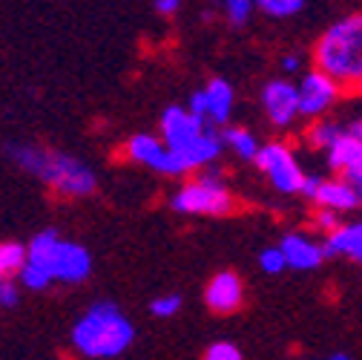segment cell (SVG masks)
<instances>
[{"instance_id": "6da1fadb", "label": "cell", "mask_w": 362, "mask_h": 360, "mask_svg": "<svg viewBox=\"0 0 362 360\" xmlns=\"http://www.w3.org/2000/svg\"><path fill=\"white\" fill-rule=\"evenodd\" d=\"M9 156L23 173L40 179L49 191L64 199H83L98 185L95 170L64 150H52L43 145H12Z\"/></svg>"}, {"instance_id": "7a4b0ae2", "label": "cell", "mask_w": 362, "mask_h": 360, "mask_svg": "<svg viewBox=\"0 0 362 360\" xmlns=\"http://www.w3.org/2000/svg\"><path fill=\"white\" fill-rule=\"evenodd\" d=\"M313 69L331 75L345 93H356L362 84V12L334 21L310 47Z\"/></svg>"}, {"instance_id": "3957f363", "label": "cell", "mask_w": 362, "mask_h": 360, "mask_svg": "<svg viewBox=\"0 0 362 360\" xmlns=\"http://www.w3.org/2000/svg\"><path fill=\"white\" fill-rule=\"evenodd\" d=\"M135 340V326L115 303H95L89 305L78 323L72 326L69 343L72 351L83 360H110L124 354Z\"/></svg>"}, {"instance_id": "277c9868", "label": "cell", "mask_w": 362, "mask_h": 360, "mask_svg": "<svg viewBox=\"0 0 362 360\" xmlns=\"http://www.w3.org/2000/svg\"><path fill=\"white\" fill-rule=\"evenodd\" d=\"M29 262L47 268L49 277L64 286H78L93 274V254L81 242L61 240L58 231L47 228L29 240Z\"/></svg>"}, {"instance_id": "5b68a950", "label": "cell", "mask_w": 362, "mask_h": 360, "mask_svg": "<svg viewBox=\"0 0 362 360\" xmlns=\"http://www.w3.org/2000/svg\"><path fill=\"white\" fill-rule=\"evenodd\" d=\"M170 208L185 216H230L236 210V196L224 182L218 164L185 179L170 196Z\"/></svg>"}, {"instance_id": "8992f818", "label": "cell", "mask_w": 362, "mask_h": 360, "mask_svg": "<svg viewBox=\"0 0 362 360\" xmlns=\"http://www.w3.org/2000/svg\"><path fill=\"white\" fill-rule=\"evenodd\" d=\"M259 173L270 182L276 193L282 196H302L305 182H308V170L302 167V159L296 153V147L291 142L274 139V142H264L256 159Z\"/></svg>"}, {"instance_id": "52a82bcc", "label": "cell", "mask_w": 362, "mask_h": 360, "mask_svg": "<svg viewBox=\"0 0 362 360\" xmlns=\"http://www.w3.org/2000/svg\"><path fill=\"white\" fill-rule=\"evenodd\" d=\"M302 196L313 205V210H331V213H339V216H348L356 208H362L359 191L348 182V179L334 176V173H328V176L308 173Z\"/></svg>"}, {"instance_id": "ba28073f", "label": "cell", "mask_w": 362, "mask_h": 360, "mask_svg": "<svg viewBox=\"0 0 362 360\" xmlns=\"http://www.w3.org/2000/svg\"><path fill=\"white\" fill-rule=\"evenodd\" d=\"M296 86H299V113H302V118L308 124L320 121V118H328L345 99V89L331 75L313 69V67L299 75Z\"/></svg>"}, {"instance_id": "9c48e42d", "label": "cell", "mask_w": 362, "mask_h": 360, "mask_svg": "<svg viewBox=\"0 0 362 360\" xmlns=\"http://www.w3.org/2000/svg\"><path fill=\"white\" fill-rule=\"evenodd\" d=\"M124 156L135 164L147 167V170L161 173V176L187 179V170L181 164V159L161 142V136H156V133H132V136L124 142Z\"/></svg>"}, {"instance_id": "30bf717a", "label": "cell", "mask_w": 362, "mask_h": 360, "mask_svg": "<svg viewBox=\"0 0 362 360\" xmlns=\"http://www.w3.org/2000/svg\"><path fill=\"white\" fill-rule=\"evenodd\" d=\"M233 104H236V93H233L230 81H224V78H210L202 89H196V93L190 96L187 110H190L193 116H199L207 127H213V130H224V127H230Z\"/></svg>"}, {"instance_id": "8fae6325", "label": "cell", "mask_w": 362, "mask_h": 360, "mask_svg": "<svg viewBox=\"0 0 362 360\" xmlns=\"http://www.w3.org/2000/svg\"><path fill=\"white\" fill-rule=\"evenodd\" d=\"M210 127L199 118V116H193L187 107H178V104H170L164 113H161V118H158V136H161V142L175 153V156H181V153H187L204 133H207Z\"/></svg>"}, {"instance_id": "7c38bea8", "label": "cell", "mask_w": 362, "mask_h": 360, "mask_svg": "<svg viewBox=\"0 0 362 360\" xmlns=\"http://www.w3.org/2000/svg\"><path fill=\"white\" fill-rule=\"evenodd\" d=\"M262 110L264 118L276 130L293 127L302 113H299V86L291 78H274L262 86Z\"/></svg>"}, {"instance_id": "4fadbf2b", "label": "cell", "mask_w": 362, "mask_h": 360, "mask_svg": "<svg viewBox=\"0 0 362 360\" xmlns=\"http://www.w3.org/2000/svg\"><path fill=\"white\" fill-rule=\"evenodd\" d=\"M279 248L288 257V268L293 271H316L325 259H328V245L325 240L313 237L308 231H291L282 237Z\"/></svg>"}, {"instance_id": "5bb4252c", "label": "cell", "mask_w": 362, "mask_h": 360, "mask_svg": "<svg viewBox=\"0 0 362 360\" xmlns=\"http://www.w3.org/2000/svg\"><path fill=\"white\" fill-rule=\"evenodd\" d=\"M245 303V283L236 271H216L204 286V305L213 314H233Z\"/></svg>"}, {"instance_id": "9a60e30c", "label": "cell", "mask_w": 362, "mask_h": 360, "mask_svg": "<svg viewBox=\"0 0 362 360\" xmlns=\"http://www.w3.org/2000/svg\"><path fill=\"white\" fill-rule=\"evenodd\" d=\"M325 164L334 176H342L359 191L362 196V139L354 136H342L328 153H325Z\"/></svg>"}, {"instance_id": "2e32d148", "label": "cell", "mask_w": 362, "mask_h": 360, "mask_svg": "<svg viewBox=\"0 0 362 360\" xmlns=\"http://www.w3.org/2000/svg\"><path fill=\"white\" fill-rule=\"evenodd\" d=\"M325 245H328V257H345L362 265V216L345 219L339 231L325 240Z\"/></svg>"}, {"instance_id": "e0dca14e", "label": "cell", "mask_w": 362, "mask_h": 360, "mask_svg": "<svg viewBox=\"0 0 362 360\" xmlns=\"http://www.w3.org/2000/svg\"><path fill=\"white\" fill-rule=\"evenodd\" d=\"M342 136H345L342 118L328 116V118H320V121H310V124L302 130V145H305L308 150H313V153H322V156H325Z\"/></svg>"}, {"instance_id": "ac0fdd59", "label": "cell", "mask_w": 362, "mask_h": 360, "mask_svg": "<svg viewBox=\"0 0 362 360\" xmlns=\"http://www.w3.org/2000/svg\"><path fill=\"white\" fill-rule=\"evenodd\" d=\"M221 142H224V150H230L239 162L256 164L259 150H262V142L256 139V133H250L247 127H239V124L224 127L221 130Z\"/></svg>"}, {"instance_id": "d6986e66", "label": "cell", "mask_w": 362, "mask_h": 360, "mask_svg": "<svg viewBox=\"0 0 362 360\" xmlns=\"http://www.w3.org/2000/svg\"><path fill=\"white\" fill-rule=\"evenodd\" d=\"M26 265H29V242L6 240L0 245V277L4 280H18Z\"/></svg>"}, {"instance_id": "ffe728a7", "label": "cell", "mask_w": 362, "mask_h": 360, "mask_svg": "<svg viewBox=\"0 0 362 360\" xmlns=\"http://www.w3.org/2000/svg\"><path fill=\"white\" fill-rule=\"evenodd\" d=\"M256 9L264 15V18H274V21H285V18H293L305 9L302 0H259Z\"/></svg>"}, {"instance_id": "44dd1931", "label": "cell", "mask_w": 362, "mask_h": 360, "mask_svg": "<svg viewBox=\"0 0 362 360\" xmlns=\"http://www.w3.org/2000/svg\"><path fill=\"white\" fill-rule=\"evenodd\" d=\"M256 4L253 0H224L221 4V15L230 26H247V21L253 18Z\"/></svg>"}, {"instance_id": "7402d4cb", "label": "cell", "mask_w": 362, "mask_h": 360, "mask_svg": "<svg viewBox=\"0 0 362 360\" xmlns=\"http://www.w3.org/2000/svg\"><path fill=\"white\" fill-rule=\"evenodd\" d=\"M18 283H21V288H26V291H47V288H49L55 280L49 277L47 268H40V265L29 262V265L23 268V271H21Z\"/></svg>"}, {"instance_id": "603a6c76", "label": "cell", "mask_w": 362, "mask_h": 360, "mask_svg": "<svg viewBox=\"0 0 362 360\" xmlns=\"http://www.w3.org/2000/svg\"><path fill=\"white\" fill-rule=\"evenodd\" d=\"M259 268H262L264 274H270V277L288 271V257H285V251H282L279 245L262 248V254H259Z\"/></svg>"}, {"instance_id": "cb8c5ba5", "label": "cell", "mask_w": 362, "mask_h": 360, "mask_svg": "<svg viewBox=\"0 0 362 360\" xmlns=\"http://www.w3.org/2000/svg\"><path fill=\"white\" fill-rule=\"evenodd\" d=\"M202 360H245V354H242V349H239L236 343H230V340H216V343H210V346L204 349Z\"/></svg>"}, {"instance_id": "d4e9b609", "label": "cell", "mask_w": 362, "mask_h": 360, "mask_svg": "<svg viewBox=\"0 0 362 360\" xmlns=\"http://www.w3.org/2000/svg\"><path fill=\"white\" fill-rule=\"evenodd\" d=\"M185 305V300H181V294H158L153 303H150V311L156 314V317H161V320H167V317H175L178 314V308Z\"/></svg>"}, {"instance_id": "484cf974", "label": "cell", "mask_w": 362, "mask_h": 360, "mask_svg": "<svg viewBox=\"0 0 362 360\" xmlns=\"http://www.w3.org/2000/svg\"><path fill=\"white\" fill-rule=\"evenodd\" d=\"M342 222H345V219H342L339 213H331V210H313V216H310V225L316 228V234H322L325 240L339 231Z\"/></svg>"}, {"instance_id": "4316f807", "label": "cell", "mask_w": 362, "mask_h": 360, "mask_svg": "<svg viewBox=\"0 0 362 360\" xmlns=\"http://www.w3.org/2000/svg\"><path fill=\"white\" fill-rule=\"evenodd\" d=\"M21 303V283L18 280H0V305L15 308Z\"/></svg>"}, {"instance_id": "83f0119b", "label": "cell", "mask_w": 362, "mask_h": 360, "mask_svg": "<svg viewBox=\"0 0 362 360\" xmlns=\"http://www.w3.org/2000/svg\"><path fill=\"white\" fill-rule=\"evenodd\" d=\"M153 9H156L158 15H164V18H170V15H175V12L181 9V4H178V0H156Z\"/></svg>"}, {"instance_id": "f1b7e54d", "label": "cell", "mask_w": 362, "mask_h": 360, "mask_svg": "<svg viewBox=\"0 0 362 360\" xmlns=\"http://www.w3.org/2000/svg\"><path fill=\"white\" fill-rule=\"evenodd\" d=\"M282 69H285V75H296L302 69V58L299 55H285L282 58Z\"/></svg>"}, {"instance_id": "f546056e", "label": "cell", "mask_w": 362, "mask_h": 360, "mask_svg": "<svg viewBox=\"0 0 362 360\" xmlns=\"http://www.w3.org/2000/svg\"><path fill=\"white\" fill-rule=\"evenodd\" d=\"M328 360H351V354H345V351H337V354H331Z\"/></svg>"}, {"instance_id": "4dcf8cb0", "label": "cell", "mask_w": 362, "mask_h": 360, "mask_svg": "<svg viewBox=\"0 0 362 360\" xmlns=\"http://www.w3.org/2000/svg\"><path fill=\"white\" fill-rule=\"evenodd\" d=\"M356 96H359V99H362V84H359V89H356Z\"/></svg>"}]
</instances>
